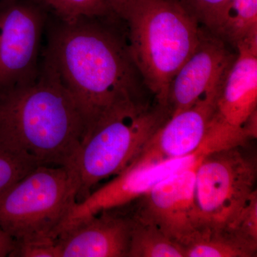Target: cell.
<instances>
[{"label": "cell", "instance_id": "cell-1", "mask_svg": "<svg viewBox=\"0 0 257 257\" xmlns=\"http://www.w3.org/2000/svg\"><path fill=\"white\" fill-rule=\"evenodd\" d=\"M104 18L61 22L45 52L78 106L85 135L115 106L150 102V92L130 55L125 34L104 24Z\"/></svg>", "mask_w": 257, "mask_h": 257}, {"label": "cell", "instance_id": "cell-2", "mask_svg": "<svg viewBox=\"0 0 257 257\" xmlns=\"http://www.w3.org/2000/svg\"><path fill=\"white\" fill-rule=\"evenodd\" d=\"M84 135L78 106L46 54L35 82L0 92V143L37 165L70 167Z\"/></svg>", "mask_w": 257, "mask_h": 257}, {"label": "cell", "instance_id": "cell-3", "mask_svg": "<svg viewBox=\"0 0 257 257\" xmlns=\"http://www.w3.org/2000/svg\"><path fill=\"white\" fill-rule=\"evenodd\" d=\"M130 55L157 104L200 42L202 25L178 0H137L121 17Z\"/></svg>", "mask_w": 257, "mask_h": 257}, {"label": "cell", "instance_id": "cell-4", "mask_svg": "<svg viewBox=\"0 0 257 257\" xmlns=\"http://www.w3.org/2000/svg\"><path fill=\"white\" fill-rule=\"evenodd\" d=\"M171 115L168 106L135 101L103 115L86 134L70 167L78 182L77 202L101 180L124 171Z\"/></svg>", "mask_w": 257, "mask_h": 257}, {"label": "cell", "instance_id": "cell-5", "mask_svg": "<svg viewBox=\"0 0 257 257\" xmlns=\"http://www.w3.org/2000/svg\"><path fill=\"white\" fill-rule=\"evenodd\" d=\"M78 188L71 167L37 166L0 193V229L15 241L58 237Z\"/></svg>", "mask_w": 257, "mask_h": 257}, {"label": "cell", "instance_id": "cell-6", "mask_svg": "<svg viewBox=\"0 0 257 257\" xmlns=\"http://www.w3.org/2000/svg\"><path fill=\"white\" fill-rule=\"evenodd\" d=\"M240 147L207 154L198 164L196 202L208 228L227 226L256 190V162Z\"/></svg>", "mask_w": 257, "mask_h": 257}, {"label": "cell", "instance_id": "cell-7", "mask_svg": "<svg viewBox=\"0 0 257 257\" xmlns=\"http://www.w3.org/2000/svg\"><path fill=\"white\" fill-rule=\"evenodd\" d=\"M47 12L37 0H0V92L36 81Z\"/></svg>", "mask_w": 257, "mask_h": 257}, {"label": "cell", "instance_id": "cell-8", "mask_svg": "<svg viewBox=\"0 0 257 257\" xmlns=\"http://www.w3.org/2000/svg\"><path fill=\"white\" fill-rule=\"evenodd\" d=\"M170 175L139 199L134 218L155 225L184 247L197 240L207 228L195 199L198 164Z\"/></svg>", "mask_w": 257, "mask_h": 257}, {"label": "cell", "instance_id": "cell-9", "mask_svg": "<svg viewBox=\"0 0 257 257\" xmlns=\"http://www.w3.org/2000/svg\"><path fill=\"white\" fill-rule=\"evenodd\" d=\"M206 155L200 148L188 156L145 167H126L110 182L76 203L60 234L71 225L101 211L127 206L138 200L161 181L192 167Z\"/></svg>", "mask_w": 257, "mask_h": 257}, {"label": "cell", "instance_id": "cell-10", "mask_svg": "<svg viewBox=\"0 0 257 257\" xmlns=\"http://www.w3.org/2000/svg\"><path fill=\"white\" fill-rule=\"evenodd\" d=\"M221 85L191 107L172 115L127 167H148L197 152L215 113Z\"/></svg>", "mask_w": 257, "mask_h": 257}, {"label": "cell", "instance_id": "cell-11", "mask_svg": "<svg viewBox=\"0 0 257 257\" xmlns=\"http://www.w3.org/2000/svg\"><path fill=\"white\" fill-rule=\"evenodd\" d=\"M226 44L204 28L197 49L171 82L168 106L172 115L191 107L220 85L236 55Z\"/></svg>", "mask_w": 257, "mask_h": 257}, {"label": "cell", "instance_id": "cell-12", "mask_svg": "<svg viewBox=\"0 0 257 257\" xmlns=\"http://www.w3.org/2000/svg\"><path fill=\"white\" fill-rule=\"evenodd\" d=\"M133 224L122 207L89 216L59 234L60 257H128Z\"/></svg>", "mask_w": 257, "mask_h": 257}, {"label": "cell", "instance_id": "cell-13", "mask_svg": "<svg viewBox=\"0 0 257 257\" xmlns=\"http://www.w3.org/2000/svg\"><path fill=\"white\" fill-rule=\"evenodd\" d=\"M235 49L234 60L216 99V113L228 124L242 127L256 110L257 35L243 39Z\"/></svg>", "mask_w": 257, "mask_h": 257}, {"label": "cell", "instance_id": "cell-14", "mask_svg": "<svg viewBox=\"0 0 257 257\" xmlns=\"http://www.w3.org/2000/svg\"><path fill=\"white\" fill-rule=\"evenodd\" d=\"M256 248L226 228L207 227L184 247V252L185 257H251L256 256Z\"/></svg>", "mask_w": 257, "mask_h": 257}, {"label": "cell", "instance_id": "cell-15", "mask_svg": "<svg viewBox=\"0 0 257 257\" xmlns=\"http://www.w3.org/2000/svg\"><path fill=\"white\" fill-rule=\"evenodd\" d=\"M132 216L133 224L128 257H185L182 245L171 239L155 225Z\"/></svg>", "mask_w": 257, "mask_h": 257}, {"label": "cell", "instance_id": "cell-16", "mask_svg": "<svg viewBox=\"0 0 257 257\" xmlns=\"http://www.w3.org/2000/svg\"><path fill=\"white\" fill-rule=\"evenodd\" d=\"M214 35L234 47L257 35V0H229Z\"/></svg>", "mask_w": 257, "mask_h": 257}, {"label": "cell", "instance_id": "cell-17", "mask_svg": "<svg viewBox=\"0 0 257 257\" xmlns=\"http://www.w3.org/2000/svg\"><path fill=\"white\" fill-rule=\"evenodd\" d=\"M61 22L72 23L82 18L115 15L108 0H37Z\"/></svg>", "mask_w": 257, "mask_h": 257}, {"label": "cell", "instance_id": "cell-18", "mask_svg": "<svg viewBox=\"0 0 257 257\" xmlns=\"http://www.w3.org/2000/svg\"><path fill=\"white\" fill-rule=\"evenodd\" d=\"M37 166L31 159L0 143V193L28 175Z\"/></svg>", "mask_w": 257, "mask_h": 257}, {"label": "cell", "instance_id": "cell-19", "mask_svg": "<svg viewBox=\"0 0 257 257\" xmlns=\"http://www.w3.org/2000/svg\"><path fill=\"white\" fill-rule=\"evenodd\" d=\"M204 28L214 35L229 0H178Z\"/></svg>", "mask_w": 257, "mask_h": 257}, {"label": "cell", "instance_id": "cell-20", "mask_svg": "<svg viewBox=\"0 0 257 257\" xmlns=\"http://www.w3.org/2000/svg\"><path fill=\"white\" fill-rule=\"evenodd\" d=\"M245 241L257 245V192L255 190L246 204L225 227Z\"/></svg>", "mask_w": 257, "mask_h": 257}, {"label": "cell", "instance_id": "cell-21", "mask_svg": "<svg viewBox=\"0 0 257 257\" xmlns=\"http://www.w3.org/2000/svg\"><path fill=\"white\" fill-rule=\"evenodd\" d=\"M9 257H60L57 238L45 236L15 241Z\"/></svg>", "mask_w": 257, "mask_h": 257}, {"label": "cell", "instance_id": "cell-22", "mask_svg": "<svg viewBox=\"0 0 257 257\" xmlns=\"http://www.w3.org/2000/svg\"><path fill=\"white\" fill-rule=\"evenodd\" d=\"M15 240L0 229V257H9L14 248Z\"/></svg>", "mask_w": 257, "mask_h": 257}, {"label": "cell", "instance_id": "cell-23", "mask_svg": "<svg viewBox=\"0 0 257 257\" xmlns=\"http://www.w3.org/2000/svg\"><path fill=\"white\" fill-rule=\"evenodd\" d=\"M113 13L119 19L126 9L137 0H108Z\"/></svg>", "mask_w": 257, "mask_h": 257}]
</instances>
